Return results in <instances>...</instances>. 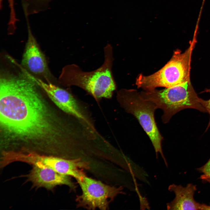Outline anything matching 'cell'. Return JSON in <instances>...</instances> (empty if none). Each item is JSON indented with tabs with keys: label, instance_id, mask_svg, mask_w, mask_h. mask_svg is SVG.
I'll return each mask as SVG.
<instances>
[{
	"label": "cell",
	"instance_id": "2",
	"mask_svg": "<svg viewBox=\"0 0 210 210\" xmlns=\"http://www.w3.org/2000/svg\"><path fill=\"white\" fill-rule=\"evenodd\" d=\"M104 51L103 63L94 71H84L75 64L66 66L59 78L60 83L66 87H78L97 101L111 98L116 85L112 72L113 58L111 45L107 44Z\"/></svg>",
	"mask_w": 210,
	"mask_h": 210
},
{
	"label": "cell",
	"instance_id": "6",
	"mask_svg": "<svg viewBox=\"0 0 210 210\" xmlns=\"http://www.w3.org/2000/svg\"><path fill=\"white\" fill-rule=\"evenodd\" d=\"M77 181L82 191L81 195L76 199L78 205L89 209H106L110 202L117 195L125 194L122 186H111L85 175Z\"/></svg>",
	"mask_w": 210,
	"mask_h": 210
},
{
	"label": "cell",
	"instance_id": "8",
	"mask_svg": "<svg viewBox=\"0 0 210 210\" xmlns=\"http://www.w3.org/2000/svg\"><path fill=\"white\" fill-rule=\"evenodd\" d=\"M27 22L28 38L22 60V65L34 74L48 79L50 76L46 58L33 35L28 15L24 12Z\"/></svg>",
	"mask_w": 210,
	"mask_h": 210
},
{
	"label": "cell",
	"instance_id": "11",
	"mask_svg": "<svg viewBox=\"0 0 210 210\" xmlns=\"http://www.w3.org/2000/svg\"><path fill=\"white\" fill-rule=\"evenodd\" d=\"M23 0L26 3L29 12L31 14H33L46 9L49 3L53 0Z\"/></svg>",
	"mask_w": 210,
	"mask_h": 210
},
{
	"label": "cell",
	"instance_id": "14",
	"mask_svg": "<svg viewBox=\"0 0 210 210\" xmlns=\"http://www.w3.org/2000/svg\"><path fill=\"white\" fill-rule=\"evenodd\" d=\"M201 210H210V206L202 204L201 205Z\"/></svg>",
	"mask_w": 210,
	"mask_h": 210
},
{
	"label": "cell",
	"instance_id": "10",
	"mask_svg": "<svg viewBox=\"0 0 210 210\" xmlns=\"http://www.w3.org/2000/svg\"><path fill=\"white\" fill-rule=\"evenodd\" d=\"M168 190L174 193L175 197L167 204L168 210H201L202 204L194 198L197 190L195 185L189 183L184 187L173 184L169 186Z\"/></svg>",
	"mask_w": 210,
	"mask_h": 210
},
{
	"label": "cell",
	"instance_id": "9",
	"mask_svg": "<svg viewBox=\"0 0 210 210\" xmlns=\"http://www.w3.org/2000/svg\"><path fill=\"white\" fill-rule=\"evenodd\" d=\"M27 177L28 181L38 187H43L50 189L60 185H66L72 189H74L75 187L69 176L61 174L41 164L33 165L32 169Z\"/></svg>",
	"mask_w": 210,
	"mask_h": 210
},
{
	"label": "cell",
	"instance_id": "7",
	"mask_svg": "<svg viewBox=\"0 0 210 210\" xmlns=\"http://www.w3.org/2000/svg\"><path fill=\"white\" fill-rule=\"evenodd\" d=\"M38 84L60 110L85 123L91 118L87 107L69 91L53 84L35 78Z\"/></svg>",
	"mask_w": 210,
	"mask_h": 210
},
{
	"label": "cell",
	"instance_id": "3",
	"mask_svg": "<svg viewBox=\"0 0 210 210\" xmlns=\"http://www.w3.org/2000/svg\"><path fill=\"white\" fill-rule=\"evenodd\" d=\"M141 94L162 110V120L164 123H168L174 115L184 109L193 108L206 112L190 80L162 90L147 91Z\"/></svg>",
	"mask_w": 210,
	"mask_h": 210
},
{
	"label": "cell",
	"instance_id": "12",
	"mask_svg": "<svg viewBox=\"0 0 210 210\" xmlns=\"http://www.w3.org/2000/svg\"><path fill=\"white\" fill-rule=\"evenodd\" d=\"M203 92H207L210 94V89H205ZM201 103L203 107L205 109L206 112H208L209 115V120L207 125L206 131L210 127V98L208 100H204L201 98Z\"/></svg>",
	"mask_w": 210,
	"mask_h": 210
},
{
	"label": "cell",
	"instance_id": "5",
	"mask_svg": "<svg viewBox=\"0 0 210 210\" xmlns=\"http://www.w3.org/2000/svg\"><path fill=\"white\" fill-rule=\"evenodd\" d=\"M191 57L188 52L177 50L163 67L149 76L140 75L136 84L150 91L158 87L168 88L190 80Z\"/></svg>",
	"mask_w": 210,
	"mask_h": 210
},
{
	"label": "cell",
	"instance_id": "15",
	"mask_svg": "<svg viewBox=\"0 0 210 210\" xmlns=\"http://www.w3.org/2000/svg\"><path fill=\"white\" fill-rule=\"evenodd\" d=\"M205 180L207 182L210 183V177L207 176H206L205 178Z\"/></svg>",
	"mask_w": 210,
	"mask_h": 210
},
{
	"label": "cell",
	"instance_id": "1",
	"mask_svg": "<svg viewBox=\"0 0 210 210\" xmlns=\"http://www.w3.org/2000/svg\"><path fill=\"white\" fill-rule=\"evenodd\" d=\"M39 86L34 77L24 72L1 73L0 123L7 139L39 143L53 135L61 136L63 127H52Z\"/></svg>",
	"mask_w": 210,
	"mask_h": 210
},
{
	"label": "cell",
	"instance_id": "13",
	"mask_svg": "<svg viewBox=\"0 0 210 210\" xmlns=\"http://www.w3.org/2000/svg\"><path fill=\"white\" fill-rule=\"evenodd\" d=\"M198 171L210 177V158L203 166L198 169Z\"/></svg>",
	"mask_w": 210,
	"mask_h": 210
},
{
	"label": "cell",
	"instance_id": "4",
	"mask_svg": "<svg viewBox=\"0 0 210 210\" xmlns=\"http://www.w3.org/2000/svg\"><path fill=\"white\" fill-rule=\"evenodd\" d=\"M117 100L126 112L132 114L137 119L149 138L157 158L159 153L165 164H167L162 148L163 138L155 120V112L158 109L156 105L134 90H120L117 93Z\"/></svg>",
	"mask_w": 210,
	"mask_h": 210
}]
</instances>
